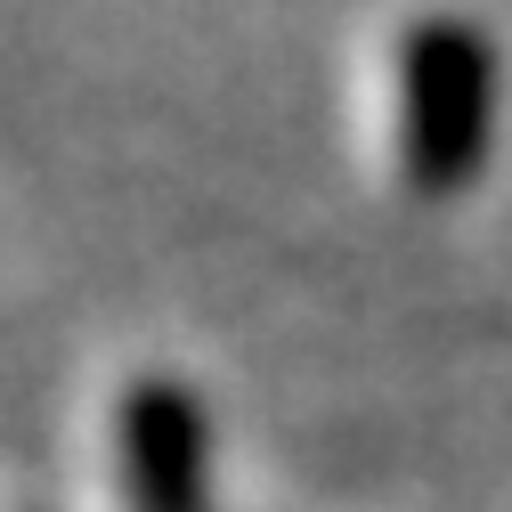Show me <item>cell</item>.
Instances as JSON below:
<instances>
[{
	"label": "cell",
	"instance_id": "2",
	"mask_svg": "<svg viewBox=\"0 0 512 512\" xmlns=\"http://www.w3.org/2000/svg\"><path fill=\"white\" fill-rule=\"evenodd\" d=\"M114 472L131 512H204V415L171 374H139L122 391Z\"/></svg>",
	"mask_w": 512,
	"mask_h": 512
},
{
	"label": "cell",
	"instance_id": "1",
	"mask_svg": "<svg viewBox=\"0 0 512 512\" xmlns=\"http://www.w3.org/2000/svg\"><path fill=\"white\" fill-rule=\"evenodd\" d=\"M496 49L464 17H423L399 41V171L415 196H456L488 163Z\"/></svg>",
	"mask_w": 512,
	"mask_h": 512
}]
</instances>
